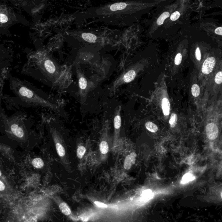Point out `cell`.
<instances>
[{
	"label": "cell",
	"instance_id": "cell-1",
	"mask_svg": "<svg viewBox=\"0 0 222 222\" xmlns=\"http://www.w3.org/2000/svg\"><path fill=\"white\" fill-rule=\"evenodd\" d=\"M67 71L58 64L51 56L44 51L33 52L27 56L21 74L38 80L60 86L68 76Z\"/></svg>",
	"mask_w": 222,
	"mask_h": 222
},
{
	"label": "cell",
	"instance_id": "cell-2",
	"mask_svg": "<svg viewBox=\"0 0 222 222\" xmlns=\"http://www.w3.org/2000/svg\"><path fill=\"white\" fill-rule=\"evenodd\" d=\"M9 83L10 90L13 93L17 99L28 107L42 106L53 110L58 108V105L45 98L29 82L11 76Z\"/></svg>",
	"mask_w": 222,
	"mask_h": 222
},
{
	"label": "cell",
	"instance_id": "cell-3",
	"mask_svg": "<svg viewBox=\"0 0 222 222\" xmlns=\"http://www.w3.org/2000/svg\"><path fill=\"white\" fill-rule=\"evenodd\" d=\"M157 4V3H145L134 1L116 2L100 7L95 10L94 13L99 18L115 19L123 17L138 11L153 7Z\"/></svg>",
	"mask_w": 222,
	"mask_h": 222
},
{
	"label": "cell",
	"instance_id": "cell-4",
	"mask_svg": "<svg viewBox=\"0 0 222 222\" xmlns=\"http://www.w3.org/2000/svg\"><path fill=\"white\" fill-rule=\"evenodd\" d=\"M76 69L78 79L81 102L82 105H83L86 102L91 86L89 80L82 71L80 67L78 64L76 66Z\"/></svg>",
	"mask_w": 222,
	"mask_h": 222
},
{
	"label": "cell",
	"instance_id": "cell-5",
	"mask_svg": "<svg viewBox=\"0 0 222 222\" xmlns=\"http://www.w3.org/2000/svg\"><path fill=\"white\" fill-rule=\"evenodd\" d=\"M216 64V59L213 57L208 58L204 61L202 67V71L204 74L211 73Z\"/></svg>",
	"mask_w": 222,
	"mask_h": 222
},
{
	"label": "cell",
	"instance_id": "cell-6",
	"mask_svg": "<svg viewBox=\"0 0 222 222\" xmlns=\"http://www.w3.org/2000/svg\"><path fill=\"white\" fill-rule=\"evenodd\" d=\"M206 131L207 136L210 140H214L218 135V128L217 125L213 123H211L207 125Z\"/></svg>",
	"mask_w": 222,
	"mask_h": 222
},
{
	"label": "cell",
	"instance_id": "cell-7",
	"mask_svg": "<svg viewBox=\"0 0 222 222\" xmlns=\"http://www.w3.org/2000/svg\"><path fill=\"white\" fill-rule=\"evenodd\" d=\"M136 157L137 154L134 152H133L131 154L128 155L125 159L124 164V169L126 170L130 169L132 166L135 163Z\"/></svg>",
	"mask_w": 222,
	"mask_h": 222
},
{
	"label": "cell",
	"instance_id": "cell-8",
	"mask_svg": "<svg viewBox=\"0 0 222 222\" xmlns=\"http://www.w3.org/2000/svg\"><path fill=\"white\" fill-rule=\"evenodd\" d=\"M80 36L83 40L90 43H96L98 41L97 36L91 33H80Z\"/></svg>",
	"mask_w": 222,
	"mask_h": 222
},
{
	"label": "cell",
	"instance_id": "cell-9",
	"mask_svg": "<svg viewBox=\"0 0 222 222\" xmlns=\"http://www.w3.org/2000/svg\"><path fill=\"white\" fill-rule=\"evenodd\" d=\"M162 110L165 116H168L169 115L170 104L167 98H164L162 100Z\"/></svg>",
	"mask_w": 222,
	"mask_h": 222
},
{
	"label": "cell",
	"instance_id": "cell-10",
	"mask_svg": "<svg viewBox=\"0 0 222 222\" xmlns=\"http://www.w3.org/2000/svg\"><path fill=\"white\" fill-rule=\"evenodd\" d=\"M170 15V13L169 11H166L163 12L157 19L156 22V26H160L163 24L166 19L168 18Z\"/></svg>",
	"mask_w": 222,
	"mask_h": 222
},
{
	"label": "cell",
	"instance_id": "cell-11",
	"mask_svg": "<svg viewBox=\"0 0 222 222\" xmlns=\"http://www.w3.org/2000/svg\"><path fill=\"white\" fill-rule=\"evenodd\" d=\"M195 179V177L191 173H187L184 175L181 179V184H185L189 183L190 181H193Z\"/></svg>",
	"mask_w": 222,
	"mask_h": 222
},
{
	"label": "cell",
	"instance_id": "cell-12",
	"mask_svg": "<svg viewBox=\"0 0 222 222\" xmlns=\"http://www.w3.org/2000/svg\"><path fill=\"white\" fill-rule=\"evenodd\" d=\"M59 208L61 211L66 215H69L71 214V210L68 205L65 203H61L60 205Z\"/></svg>",
	"mask_w": 222,
	"mask_h": 222
},
{
	"label": "cell",
	"instance_id": "cell-13",
	"mask_svg": "<svg viewBox=\"0 0 222 222\" xmlns=\"http://www.w3.org/2000/svg\"><path fill=\"white\" fill-rule=\"evenodd\" d=\"M145 127L148 131L152 132H156L158 130V126L152 122H146Z\"/></svg>",
	"mask_w": 222,
	"mask_h": 222
},
{
	"label": "cell",
	"instance_id": "cell-14",
	"mask_svg": "<svg viewBox=\"0 0 222 222\" xmlns=\"http://www.w3.org/2000/svg\"><path fill=\"white\" fill-rule=\"evenodd\" d=\"M33 165L37 168V169H40L42 168L44 165V162L43 160L39 158H36L34 159L32 161Z\"/></svg>",
	"mask_w": 222,
	"mask_h": 222
},
{
	"label": "cell",
	"instance_id": "cell-15",
	"mask_svg": "<svg viewBox=\"0 0 222 222\" xmlns=\"http://www.w3.org/2000/svg\"><path fill=\"white\" fill-rule=\"evenodd\" d=\"M100 150L103 154H106L108 151V145L107 143L105 141H103L100 144Z\"/></svg>",
	"mask_w": 222,
	"mask_h": 222
},
{
	"label": "cell",
	"instance_id": "cell-16",
	"mask_svg": "<svg viewBox=\"0 0 222 222\" xmlns=\"http://www.w3.org/2000/svg\"><path fill=\"white\" fill-rule=\"evenodd\" d=\"M7 58H4V56H0V74L2 73L3 69L7 66Z\"/></svg>",
	"mask_w": 222,
	"mask_h": 222
},
{
	"label": "cell",
	"instance_id": "cell-17",
	"mask_svg": "<svg viewBox=\"0 0 222 222\" xmlns=\"http://www.w3.org/2000/svg\"><path fill=\"white\" fill-rule=\"evenodd\" d=\"M153 193L152 191L149 189L145 190L142 193V198L144 201H148L152 198Z\"/></svg>",
	"mask_w": 222,
	"mask_h": 222
},
{
	"label": "cell",
	"instance_id": "cell-18",
	"mask_svg": "<svg viewBox=\"0 0 222 222\" xmlns=\"http://www.w3.org/2000/svg\"><path fill=\"white\" fill-rule=\"evenodd\" d=\"M191 92L193 96L198 97L199 96L200 93V88L198 85L195 84L193 85L191 88Z\"/></svg>",
	"mask_w": 222,
	"mask_h": 222
},
{
	"label": "cell",
	"instance_id": "cell-19",
	"mask_svg": "<svg viewBox=\"0 0 222 222\" xmlns=\"http://www.w3.org/2000/svg\"><path fill=\"white\" fill-rule=\"evenodd\" d=\"M56 149L58 154L60 157H63L65 155V150L64 148L60 144L57 143L56 144Z\"/></svg>",
	"mask_w": 222,
	"mask_h": 222
},
{
	"label": "cell",
	"instance_id": "cell-20",
	"mask_svg": "<svg viewBox=\"0 0 222 222\" xmlns=\"http://www.w3.org/2000/svg\"><path fill=\"white\" fill-rule=\"evenodd\" d=\"M86 151V149L84 146H81L78 147L77 150V156L79 158L81 159L83 158Z\"/></svg>",
	"mask_w": 222,
	"mask_h": 222
},
{
	"label": "cell",
	"instance_id": "cell-21",
	"mask_svg": "<svg viewBox=\"0 0 222 222\" xmlns=\"http://www.w3.org/2000/svg\"><path fill=\"white\" fill-rule=\"evenodd\" d=\"M177 117L176 114L175 113H172L170 119L169 120V123L171 127H175L177 121Z\"/></svg>",
	"mask_w": 222,
	"mask_h": 222
},
{
	"label": "cell",
	"instance_id": "cell-22",
	"mask_svg": "<svg viewBox=\"0 0 222 222\" xmlns=\"http://www.w3.org/2000/svg\"><path fill=\"white\" fill-rule=\"evenodd\" d=\"M181 16V13L178 11H176L171 14L170 17V20L173 21H177L179 19Z\"/></svg>",
	"mask_w": 222,
	"mask_h": 222
},
{
	"label": "cell",
	"instance_id": "cell-23",
	"mask_svg": "<svg viewBox=\"0 0 222 222\" xmlns=\"http://www.w3.org/2000/svg\"><path fill=\"white\" fill-rule=\"evenodd\" d=\"M215 81L217 84H220L222 82V73L221 71L218 72L216 75Z\"/></svg>",
	"mask_w": 222,
	"mask_h": 222
},
{
	"label": "cell",
	"instance_id": "cell-24",
	"mask_svg": "<svg viewBox=\"0 0 222 222\" xmlns=\"http://www.w3.org/2000/svg\"><path fill=\"white\" fill-rule=\"evenodd\" d=\"M182 56L181 53H179L177 54L175 59V63L176 65H179L182 61Z\"/></svg>",
	"mask_w": 222,
	"mask_h": 222
},
{
	"label": "cell",
	"instance_id": "cell-25",
	"mask_svg": "<svg viewBox=\"0 0 222 222\" xmlns=\"http://www.w3.org/2000/svg\"><path fill=\"white\" fill-rule=\"evenodd\" d=\"M8 21V18L5 15H4L3 13H0V22L4 23L7 22Z\"/></svg>",
	"mask_w": 222,
	"mask_h": 222
},
{
	"label": "cell",
	"instance_id": "cell-26",
	"mask_svg": "<svg viewBox=\"0 0 222 222\" xmlns=\"http://www.w3.org/2000/svg\"><path fill=\"white\" fill-rule=\"evenodd\" d=\"M195 56L197 60H201V51H200V48L199 47L197 48L196 49L195 51Z\"/></svg>",
	"mask_w": 222,
	"mask_h": 222
},
{
	"label": "cell",
	"instance_id": "cell-27",
	"mask_svg": "<svg viewBox=\"0 0 222 222\" xmlns=\"http://www.w3.org/2000/svg\"><path fill=\"white\" fill-rule=\"evenodd\" d=\"M215 33L217 35H220V36H222V27H217L215 30Z\"/></svg>",
	"mask_w": 222,
	"mask_h": 222
},
{
	"label": "cell",
	"instance_id": "cell-28",
	"mask_svg": "<svg viewBox=\"0 0 222 222\" xmlns=\"http://www.w3.org/2000/svg\"><path fill=\"white\" fill-rule=\"evenodd\" d=\"M96 205L101 208H106L107 207V205L103 203L100 202L99 201H96L95 202Z\"/></svg>",
	"mask_w": 222,
	"mask_h": 222
},
{
	"label": "cell",
	"instance_id": "cell-29",
	"mask_svg": "<svg viewBox=\"0 0 222 222\" xmlns=\"http://www.w3.org/2000/svg\"><path fill=\"white\" fill-rule=\"evenodd\" d=\"M5 185L2 181L0 180V191H4L5 189Z\"/></svg>",
	"mask_w": 222,
	"mask_h": 222
},
{
	"label": "cell",
	"instance_id": "cell-30",
	"mask_svg": "<svg viewBox=\"0 0 222 222\" xmlns=\"http://www.w3.org/2000/svg\"><path fill=\"white\" fill-rule=\"evenodd\" d=\"M1 175H2V174H1V171H0V177L1 176Z\"/></svg>",
	"mask_w": 222,
	"mask_h": 222
},
{
	"label": "cell",
	"instance_id": "cell-31",
	"mask_svg": "<svg viewBox=\"0 0 222 222\" xmlns=\"http://www.w3.org/2000/svg\"><path fill=\"white\" fill-rule=\"evenodd\" d=\"M220 195H221V198H222V192L221 193V194H220Z\"/></svg>",
	"mask_w": 222,
	"mask_h": 222
}]
</instances>
